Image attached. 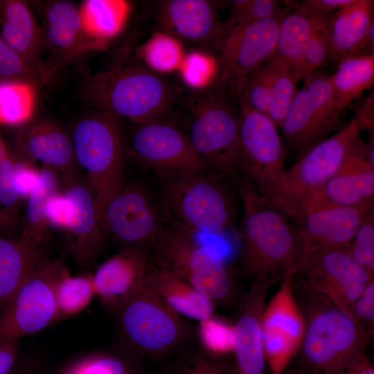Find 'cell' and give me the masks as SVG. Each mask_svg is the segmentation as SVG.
<instances>
[{
	"label": "cell",
	"instance_id": "obj_33",
	"mask_svg": "<svg viewBox=\"0 0 374 374\" xmlns=\"http://www.w3.org/2000/svg\"><path fill=\"white\" fill-rule=\"evenodd\" d=\"M320 17L310 15L296 6L287 12L279 25L275 57L284 61L292 70Z\"/></svg>",
	"mask_w": 374,
	"mask_h": 374
},
{
	"label": "cell",
	"instance_id": "obj_55",
	"mask_svg": "<svg viewBox=\"0 0 374 374\" xmlns=\"http://www.w3.org/2000/svg\"><path fill=\"white\" fill-rule=\"evenodd\" d=\"M8 152L6 145L0 136V163Z\"/></svg>",
	"mask_w": 374,
	"mask_h": 374
},
{
	"label": "cell",
	"instance_id": "obj_25",
	"mask_svg": "<svg viewBox=\"0 0 374 374\" xmlns=\"http://www.w3.org/2000/svg\"><path fill=\"white\" fill-rule=\"evenodd\" d=\"M43 243L0 233V313L29 276L47 260Z\"/></svg>",
	"mask_w": 374,
	"mask_h": 374
},
{
	"label": "cell",
	"instance_id": "obj_51",
	"mask_svg": "<svg viewBox=\"0 0 374 374\" xmlns=\"http://www.w3.org/2000/svg\"><path fill=\"white\" fill-rule=\"evenodd\" d=\"M20 356L19 340L0 343V374H9Z\"/></svg>",
	"mask_w": 374,
	"mask_h": 374
},
{
	"label": "cell",
	"instance_id": "obj_4",
	"mask_svg": "<svg viewBox=\"0 0 374 374\" xmlns=\"http://www.w3.org/2000/svg\"><path fill=\"white\" fill-rule=\"evenodd\" d=\"M186 133L206 167L229 177L240 175V107L235 91L215 83L189 102Z\"/></svg>",
	"mask_w": 374,
	"mask_h": 374
},
{
	"label": "cell",
	"instance_id": "obj_53",
	"mask_svg": "<svg viewBox=\"0 0 374 374\" xmlns=\"http://www.w3.org/2000/svg\"><path fill=\"white\" fill-rule=\"evenodd\" d=\"M15 226L16 220L15 217L0 206V232H9Z\"/></svg>",
	"mask_w": 374,
	"mask_h": 374
},
{
	"label": "cell",
	"instance_id": "obj_34",
	"mask_svg": "<svg viewBox=\"0 0 374 374\" xmlns=\"http://www.w3.org/2000/svg\"><path fill=\"white\" fill-rule=\"evenodd\" d=\"M58 320L85 310L96 296L92 274L72 276L65 269L54 287Z\"/></svg>",
	"mask_w": 374,
	"mask_h": 374
},
{
	"label": "cell",
	"instance_id": "obj_8",
	"mask_svg": "<svg viewBox=\"0 0 374 374\" xmlns=\"http://www.w3.org/2000/svg\"><path fill=\"white\" fill-rule=\"evenodd\" d=\"M150 245L159 267L188 283L215 304L232 298L234 283L222 258L195 234L170 224Z\"/></svg>",
	"mask_w": 374,
	"mask_h": 374
},
{
	"label": "cell",
	"instance_id": "obj_15",
	"mask_svg": "<svg viewBox=\"0 0 374 374\" xmlns=\"http://www.w3.org/2000/svg\"><path fill=\"white\" fill-rule=\"evenodd\" d=\"M136 125L131 141L134 154L163 177L208 168L179 126L163 118Z\"/></svg>",
	"mask_w": 374,
	"mask_h": 374
},
{
	"label": "cell",
	"instance_id": "obj_37",
	"mask_svg": "<svg viewBox=\"0 0 374 374\" xmlns=\"http://www.w3.org/2000/svg\"><path fill=\"white\" fill-rule=\"evenodd\" d=\"M34 85L0 83V124L21 125L31 118L35 102Z\"/></svg>",
	"mask_w": 374,
	"mask_h": 374
},
{
	"label": "cell",
	"instance_id": "obj_14",
	"mask_svg": "<svg viewBox=\"0 0 374 374\" xmlns=\"http://www.w3.org/2000/svg\"><path fill=\"white\" fill-rule=\"evenodd\" d=\"M261 336L271 374H283L299 351L305 332V319L294 292L293 272L281 279L279 288L262 312Z\"/></svg>",
	"mask_w": 374,
	"mask_h": 374
},
{
	"label": "cell",
	"instance_id": "obj_24",
	"mask_svg": "<svg viewBox=\"0 0 374 374\" xmlns=\"http://www.w3.org/2000/svg\"><path fill=\"white\" fill-rule=\"evenodd\" d=\"M374 24V1L353 0L329 19L330 61L366 53L367 35Z\"/></svg>",
	"mask_w": 374,
	"mask_h": 374
},
{
	"label": "cell",
	"instance_id": "obj_6",
	"mask_svg": "<svg viewBox=\"0 0 374 374\" xmlns=\"http://www.w3.org/2000/svg\"><path fill=\"white\" fill-rule=\"evenodd\" d=\"M239 103L240 175L260 196L297 222L299 213L287 181L286 150L278 127L267 114Z\"/></svg>",
	"mask_w": 374,
	"mask_h": 374
},
{
	"label": "cell",
	"instance_id": "obj_22",
	"mask_svg": "<svg viewBox=\"0 0 374 374\" xmlns=\"http://www.w3.org/2000/svg\"><path fill=\"white\" fill-rule=\"evenodd\" d=\"M149 267L143 250L127 247L104 261L92 274L96 296L116 311L143 285Z\"/></svg>",
	"mask_w": 374,
	"mask_h": 374
},
{
	"label": "cell",
	"instance_id": "obj_23",
	"mask_svg": "<svg viewBox=\"0 0 374 374\" xmlns=\"http://www.w3.org/2000/svg\"><path fill=\"white\" fill-rule=\"evenodd\" d=\"M68 204L64 231L71 238L72 250L81 264L91 262L97 255L104 232L94 195L88 184L71 181L63 191Z\"/></svg>",
	"mask_w": 374,
	"mask_h": 374
},
{
	"label": "cell",
	"instance_id": "obj_7",
	"mask_svg": "<svg viewBox=\"0 0 374 374\" xmlns=\"http://www.w3.org/2000/svg\"><path fill=\"white\" fill-rule=\"evenodd\" d=\"M71 141L76 163L87 175L101 222L106 206L124 185V146L118 118L100 110L88 115L76 124Z\"/></svg>",
	"mask_w": 374,
	"mask_h": 374
},
{
	"label": "cell",
	"instance_id": "obj_47",
	"mask_svg": "<svg viewBox=\"0 0 374 374\" xmlns=\"http://www.w3.org/2000/svg\"><path fill=\"white\" fill-rule=\"evenodd\" d=\"M350 314L366 331L369 337L374 326V280L368 281L364 290L352 305Z\"/></svg>",
	"mask_w": 374,
	"mask_h": 374
},
{
	"label": "cell",
	"instance_id": "obj_2",
	"mask_svg": "<svg viewBox=\"0 0 374 374\" xmlns=\"http://www.w3.org/2000/svg\"><path fill=\"white\" fill-rule=\"evenodd\" d=\"M303 286L304 362L312 374H347L368 359L369 336L348 312Z\"/></svg>",
	"mask_w": 374,
	"mask_h": 374
},
{
	"label": "cell",
	"instance_id": "obj_38",
	"mask_svg": "<svg viewBox=\"0 0 374 374\" xmlns=\"http://www.w3.org/2000/svg\"><path fill=\"white\" fill-rule=\"evenodd\" d=\"M140 55L148 68L159 74L177 70L185 53L180 40L160 30L144 43Z\"/></svg>",
	"mask_w": 374,
	"mask_h": 374
},
{
	"label": "cell",
	"instance_id": "obj_17",
	"mask_svg": "<svg viewBox=\"0 0 374 374\" xmlns=\"http://www.w3.org/2000/svg\"><path fill=\"white\" fill-rule=\"evenodd\" d=\"M101 223L104 231L127 247L151 244L163 227L149 193L137 184L123 185L106 206Z\"/></svg>",
	"mask_w": 374,
	"mask_h": 374
},
{
	"label": "cell",
	"instance_id": "obj_29",
	"mask_svg": "<svg viewBox=\"0 0 374 374\" xmlns=\"http://www.w3.org/2000/svg\"><path fill=\"white\" fill-rule=\"evenodd\" d=\"M145 284L180 316L199 322L213 316L215 303L190 284L171 272L149 267Z\"/></svg>",
	"mask_w": 374,
	"mask_h": 374
},
{
	"label": "cell",
	"instance_id": "obj_3",
	"mask_svg": "<svg viewBox=\"0 0 374 374\" xmlns=\"http://www.w3.org/2000/svg\"><path fill=\"white\" fill-rule=\"evenodd\" d=\"M163 178L162 202L171 224L195 235H221L233 226L237 199L229 177L205 170Z\"/></svg>",
	"mask_w": 374,
	"mask_h": 374
},
{
	"label": "cell",
	"instance_id": "obj_35",
	"mask_svg": "<svg viewBox=\"0 0 374 374\" xmlns=\"http://www.w3.org/2000/svg\"><path fill=\"white\" fill-rule=\"evenodd\" d=\"M269 83L267 115L280 127L298 91V83L290 66L274 57L265 64Z\"/></svg>",
	"mask_w": 374,
	"mask_h": 374
},
{
	"label": "cell",
	"instance_id": "obj_32",
	"mask_svg": "<svg viewBox=\"0 0 374 374\" xmlns=\"http://www.w3.org/2000/svg\"><path fill=\"white\" fill-rule=\"evenodd\" d=\"M330 75L334 92L346 107L374 83V54H360L344 58Z\"/></svg>",
	"mask_w": 374,
	"mask_h": 374
},
{
	"label": "cell",
	"instance_id": "obj_41",
	"mask_svg": "<svg viewBox=\"0 0 374 374\" xmlns=\"http://www.w3.org/2000/svg\"><path fill=\"white\" fill-rule=\"evenodd\" d=\"M58 374H135V371L130 362L121 355L100 352L70 360Z\"/></svg>",
	"mask_w": 374,
	"mask_h": 374
},
{
	"label": "cell",
	"instance_id": "obj_21",
	"mask_svg": "<svg viewBox=\"0 0 374 374\" xmlns=\"http://www.w3.org/2000/svg\"><path fill=\"white\" fill-rule=\"evenodd\" d=\"M270 285L267 282L252 280L240 300L234 324L236 374H265L267 362L260 320Z\"/></svg>",
	"mask_w": 374,
	"mask_h": 374
},
{
	"label": "cell",
	"instance_id": "obj_54",
	"mask_svg": "<svg viewBox=\"0 0 374 374\" xmlns=\"http://www.w3.org/2000/svg\"><path fill=\"white\" fill-rule=\"evenodd\" d=\"M347 374H374V368L370 361L366 359L352 368Z\"/></svg>",
	"mask_w": 374,
	"mask_h": 374
},
{
	"label": "cell",
	"instance_id": "obj_13",
	"mask_svg": "<svg viewBox=\"0 0 374 374\" xmlns=\"http://www.w3.org/2000/svg\"><path fill=\"white\" fill-rule=\"evenodd\" d=\"M293 275L303 284L350 314L352 305L373 280L347 248L326 249L300 258Z\"/></svg>",
	"mask_w": 374,
	"mask_h": 374
},
{
	"label": "cell",
	"instance_id": "obj_52",
	"mask_svg": "<svg viewBox=\"0 0 374 374\" xmlns=\"http://www.w3.org/2000/svg\"><path fill=\"white\" fill-rule=\"evenodd\" d=\"M9 374H48V369L41 359L32 355H21Z\"/></svg>",
	"mask_w": 374,
	"mask_h": 374
},
{
	"label": "cell",
	"instance_id": "obj_50",
	"mask_svg": "<svg viewBox=\"0 0 374 374\" xmlns=\"http://www.w3.org/2000/svg\"><path fill=\"white\" fill-rule=\"evenodd\" d=\"M68 218V204L63 192L60 191L51 201L46 210L48 225L64 230Z\"/></svg>",
	"mask_w": 374,
	"mask_h": 374
},
{
	"label": "cell",
	"instance_id": "obj_1",
	"mask_svg": "<svg viewBox=\"0 0 374 374\" xmlns=\"http://www.w3.org/2000/svg\"><path fill=\"white\" fill-rule=\"evenodd\" d=\"M235 186L243 205V268L252 280L271 285L293 272L299 258L298 226L287 213L260 196L244 177L240 176Z\"/></svg>",
	"mask_w": 374,
	"mask_h": 374
},
{
	"label": "cell",
	"instance_id": "obj_27",
	"mask_svg": "<svg viewBox=\"0 0 374 374\" xmlns=\"http://www.w3.org/2000/svg\"><path fill=\"white\" fill-rule=\"evenodd\" d=\"M0 37L46 78L39 54L44 46L42 29L28 3L21 0L0 1Z\"/></svg>",
	"mask_w": 374,
	"mask_h": 374
},
{
	"label": "cell",
	"instance_id": "obj_30",
	"mask_svg": "<svg viewBox=\"0 0 374 374\" xmlns=\"http://www.w3.org/2000/svg\"><path fill=\"white\" fill-rule=\"evenodd\" d=\"M80 9L84 31L98 48L121 32L130 8L125 1L87 0Z\"/></svg>",
	"mask_w": 374,
	"mask_h": 374
},
{
	"label": "cell",
	"instance_id": "obj_18",
	"mask_svg": "<svg viewBox=\"0 0 374 374\" xmlns=\"http://www.w3.org/2000/svg\"><path fill=\"white\" fill-rule=\"evenodd\" d=\"M158 21L161 31L179 40L205 47L217 53L223 40V21L215 1L168 0L160 2Z\"/></svg>",
	"mask_w": 374,
	"mask_h": 374
},
{
	"label": "cell",
	"instance_id": "obj_28",
	"mask_svg": "<svg viewBox=\"0 0 374 374\" xmlns=\"http://www.w3.org/2000/svg\"><path fill=\"white\" fill-rule=\"evenodd\" d=\"M44 46L64 58L87 49L97 48L84 31L80 6L69 1H55L45 10L42 30Z\"/></svg>",
	"mask_w": 374,
	"mask_h": 374
},
{
	"label": "cell",
	"instance_id": "obj_42",
	"mask_svg": "<svg viewBox=\"0 0 374 374\" xmlns=\"http://www.w3.org/2000/svg\"><path fill=\"white\" fill-rule=\"evenodd\" d=\"M44 80L41 71L0 37V83H27L37 87Z\"/></svg>",
	"mask_w": 374,
	"mask_h": 374
},
{
	"label": "cell",
	"instance_id": "obj_12",
	"mask_svg": "<svg viewBox=\"0 0 374 374\" xmlns=\"http://www.w3.org/2000/svg\"><path fill=\"white\" fill-rule=\"evenodd\" d=\"M65 269L47 259L29 276L0 313V343L19 340L58 321L54 287Z\"/></svg>",
	"mask_w": 374,
	"mask_h": 374
},
{
	"label": "cell",
	"instance_id": "obj_31",
	"mask_svg": "<svg viewBox=\"0 0 374 374\" xmlns=\"http://www.w3.org/2000/svg\"><path fill=\"white\" fill-rule=\"evenodd\" d=\"M59 184L55 170L44 167L39 171L37 182L26 199V225L21 235L43 243L48 226L47 207L60 192Z\"/></svg>",
	"mask_w": 374,
	"mask_h": 374
},
{
	"label": "cell",
	"instance_id": "obj_16",
	"mask_svg": "<svg viewBox=\"0 0 374 374\" xmlns=\"http://www.w3.org/2000/svg\"><path fill=\"white\" fill-rule=\"evenodd\" d=\"M287 12L251 23L227 36L217 53L216 82L235 91L245 75L274 58L279 25Z\"/></svg>",
	"mask_w": 374,
	"mask_h": 374
},
{
	"label": "cell",
	"instance_id": "obj_48",
	"mask_svg": "<svg viewBox=\"0 0 374 374\" xmlns=\"http://www.w3.org/2000/svg\"><path fill=\"white\" fill-rule=\"evenodd\" d=\"M173 374H229V373L212 355L201 353L184 362Z\"/></svg>",
	"mask_w": 374,
	"mask_h": 374
},
{
	"label": "cell",
	"instance_id": "obj_9",
	"mask_svg": "<svg viewBox=\"0 0 374 374\" xmlns=\"http://www.w3.org/2000/svg\"><path fill=\"white\" fill-rule=\"evenodd\" d=\"M303 84L280 126L285 150L299 157L340 129L344 107L336 96L330 75L322 68L303 79Z\"/></svg>",
	"mask_w": 374,
	"mask_h": 374
},
{
	"label": "cell",
	"instance_id": "obj_40",
	"mask_svg": "<svg viewBox=\"0 0 374 374\" xmlns=\"http://www.w3.org/2000/svg\"><path fill=\"white\" fill-rule=\"evenodd\" d=\"M177 70L186 86L195 90H206L217 80V58L208 51H193L185 54Z\"/></svg>",
	"mask_w": 374,
	"mask_h": 374
},
{
	"label": "cell",
	"instance_id": "obj_49",
	"mask_svg": "<svg viewBox=\"0 0 374 374\" xmlns=\"http://www.w3.org/2000/svg\"><path fill=\"white\" fill-rule=\"evenodd\" d=\"M353 1V0H305L299 3L296 7L312 16L327 17Z\"/></svg>",
	"mask_w": 374,
	"mask_h": 374
},
{
	"label": "cell",
	"instance_id": "obj_10",
	"mask_svg": "<svg viewBox=\"0 0 374 374\" xmlns=\"http://www.w3.org/2000/svg\"><path fill=\"white\" fill-rule=\"evenodd\" d=\"M121 337L132 350L148 355L170 351L181 341V316L145 283L116 311Z\"/></svg>",
	"mask_w": 374,
	"mask_h": 374
},
{
	"label": "cell",
	"instance_id": "obj_5",
	"mask_svg": "<svg viewBox=\"0 0 374 374\" xmlns=\"http://www.w3.org/2000/svg\"><path fill=\"white\" fill-rule=\"evenodd\" d=\"M84 97L99 110L139 124L163 118L173 103L169 84L147 66L118 62L90 77Z\"/></svg>",
	"mask_w": 374,
	"mask_h": 374
},
{
	"label": "cell",
	"instance_id": "obj_39",
	"mask_svg": "<svg viewBox=\"0 0 374 374\" xmlns=\"http://www.w3.org/2000/svg\"><path fill=\"white\" fill-rule=\"evenodd\" d=\"M330 16L321 17L319 19L296 64L292 69L297 82L310 73L322 68L324 64L330 61L329 44Z\"/></svg>",
	"mask_w": 374,
	"mask_h": 374
},
{
	"label": "cell",
	"instance_id": "obj_56",
	"mask_svg": "<svg viewBox=\"0 0 374 374\" xmlns=\"http://www.w3.org/2000/svg\"><path fill=\"white\" fill-rule=\"evenodd\" d=\"M283 374H301V373H299L298 371H294V370H290V371L286 370Z\"/></svg>",
	"mask_w": 374,
	"mask_h": 374
},
{
	"label": "cell",
	"instance_id": "obj_20",
	"mask_svg": "<svg viewBox=\"0 0 374 374\" xmlns=\"http://www.w3.org/2000/svg\"><path fill=\"white\" fill-rule=\"evenodd\" d=\"M374 164L365 143L302 210L332 205L373 210Z\"/></svg>",
	"mask_w": 374,
	"mask_h": 374
},
{
	"label": "cell",
	"instance_id": "obj_44",
	"mask_svg": "<svg viewBox=\"0 0 374 374\" xmlns=\"http://www.w3.org/2000/svg\"><path fill=\"white\" fill-rule=\"evenodd\" d=\"M239 102L267 114L269 101V83L265 64L245 75L235 88Z\"/></svg>",
	"mask_w": 374,
	"mask_h": 374
},
{
	"label": "cell",
	"instance_id": "obj_26",
	"mask_svg": "<svg viewBox=\"0 0 374 374\" xmlns=\"http://www.w3.org/2000/svg\"><path fill=\"white\" fill-rule=\"evenodd\" d=\"M17 143L29 158L68 176L77 164L71 139L51 123L42 121L23 127L17 134Z\"/></svg>",
	"mask_w": 374,
	"mask_h": 374
},
{
	"label": "cell",
	"instance_id": "obj_46",
	"mask_svg": "<svg viewBox=\"0 0 374 374\" xmlns=\"http://www.w3.org/2000/svg\"><path fill=\"white\" fill-rule=\"evenodd\" d=\"M16 166L17 158L10 152L0 163V206L12 215L21 200L16 185Z\"/></svg>",
	"mask_w": 374,
	"mask_h": 374
},
{
	"label": "cell",
	"instance_id": "obj_11",
	"mask_svg": "<svg viewBox=\"0 0 374 374\" xmlns=\"http://www.w3.org/2000/svg\"><path fill=\"white\" fill-rule=\"evenodd\" d=\"M356 118L314 145L286 170L288 187L299 218L302 210L364 144Z\"/></svg>",
	"mask_w": 374,
	"mask_h": 374
},
{
	"label": "cell",
	"instance_id": "obj_36",
	"mask_svg": "<svg viewBox=\"0 0 374 374\" xmlns=\"http://www.w3.org/2000/svg\"><path fill=\"white\" fill-rule=\"evenodd\" d=\"M227 4L229 16L223 21V40L248 24L290 12L297 5L276 0H233Z\"/></svg>",
	"mask_w": 374,
	"mask_h": 374
},
{
	"label": "cell",
	"instance_id": "obj_45",
	"mask_svg": "<svg viewBox=\"0 0 374 374\" xmlns=\"http://www.w3.org/2000/svg\"><path fill=\"white\" fill-rule=\"evenodd\" d=\"M352 258L374 276V215L373 211L364 217L347 248Z\"/></svg>",
	"mask_w": 374,
	"mask_h": 374
},
{
	"label": "cell",
	"instance_id": "obj_43",
	"mask_svg": "<svg viewBox=\"0 0 374 374\" xmlns=\"http://www.w3.org/2000/svg\"><path fill=\"white\" fill-rule=\"evenodd\" d=\"M198 338L204 350L210 355L233 353L234 324L212 316L199 322Z\"/></svg>",
	"mask_w": 374,
	"mask_h": 374
},
{
	"label": "cell",
	"instance_id": "obj_19",
	"mask_svg": "<svg viewBox=\"0 0 374 374\" xmlns=\"http://www.w3.org/2000/svg\"><path fill=\"white\" fill-rule=\"evenodd\" d=\"M370 211L325 205L303 212L297 222L299 260L322 250L348 248L364 216Z\"/></svg>",
	"mask_w": 374,
	"mask_h": 374
}]
</instances>
